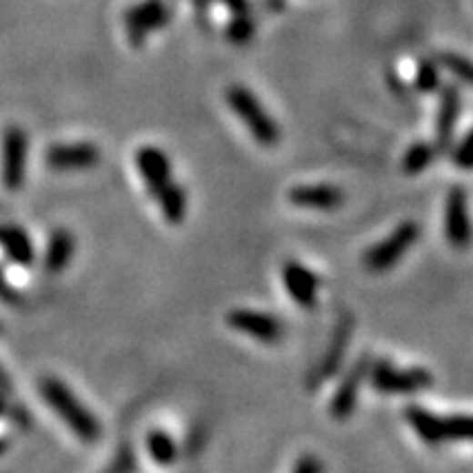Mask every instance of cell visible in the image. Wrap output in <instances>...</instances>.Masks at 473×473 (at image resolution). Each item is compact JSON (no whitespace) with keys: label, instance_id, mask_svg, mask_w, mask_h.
I'll return each mask as SVG.
<instances>
[{"label":"cell","instance_id":"obj_1","mask_svg":"<svg viewBox=\"0 0 473 473\" xmlns=\"http://www.w3.org/2000/svg\"><path fill=\"white\" fill-rule=\"evenodd\" d=\"M42 395L48 401V406L55 410L59 417L66 421V426L77 434L79 438L86 440V443H95L99 438L101 428L96 423V418L90 414L82 403L77 401V397L73 395L62 381L57 379H45L42 381Z\"/></svg>","mask_w":473,"mask_h":473},{"label":"cell","instance_id":"obj_2","mask_svg":"<svg viewBox=\"0 0 473 473\" xmlns=\"http://www.w3.org/2000/svg\"><path fill=\"white\" fill-rule=\"evenodd\" d=\"M226 101L233 107L235 115L244 121V126L248 127L257 143L263 145V147H274V145L278 143V136H281L278 126L248 88H244V86H233V88H228V93H226Z\"/></svg>","mask_w":473,"mask_h":473},{"label":"cell","instance_id":"obj_3","mask_svg":"<svg viewBox=\"0 0 473 473\" xmlns=\"http://www.w3.org/2000/svg\"><path fill=\"white\" fill-rule=\"evenodd\" d=\"M418 235H421V230H418L417 222L399 224L392 230L390 236H386L384 241H379L377 246H373V248L364 255V267L375 274L390 270V267H395L397 261L417 244Z\"/></svg>","mask_w":473,"mask_h":473},{"label":"cell","instance_id":"obj_4","mask_svg":"<svg viewBox=\"0 0 473 473\" xmlns=\"http://www.w3.org/2000/svg\"><path fill=\"white\" fill-rule=\"evenodd\" d=\"M370 381L375 390L386 392V395H412L432 386V373L426 368H406L397 370L388 359L370 364Z\"/></svg>","mask_w":473,"mask_h":473},{"label":"cell","instance_id":"obj_5","mask_svg":"<svg viewBox=\"0 0 473 473\" xmlns=\"http://www.w3.org/2000/svg\"><path fill=\"white\" fill-rule=\"evenodd\" d=\"M445 235L454 248L465 250L473 239L469 211H467V193L462 186H454L445 202Z\"/></svg>","mask_w":473,"mask_h":473},{"label":"cell","instance_id":"obj_6","mask_svg":"<svg viewBox=\"0 0 473 473\" xmlns=\"http://www.w3.org/2000/svg\"><path fill=\"white\" fill-rule=\"evenodd\" d=\"M228 325L233 329L246 333L263 344H274L283 337V322L277 320L270 314L252 309H235L228 314Z\"/></svg>","mask_w":473,"mask_h":473},{"label":"cell","instance_id":"obj_7","mask_svg":"<svg viewBox=\"0 0 473 473\" xmlns=\"http://www.w3.org/2000/svg\"><path fill=\"white\" fill-rule=\"evenodd\" d=\"M370 364H373V359H370L368 355L359 357L357 362L353 364V368L348 370L347 377H344L340 388H337L336 395H333L329 410H331V417H336L337 421H342V418L351 417L353 414L355 403H357V397H359V388H362V381L367 379L370 373Z\"/></svg>","mask_w":473,"mask_h":473},{"label":"cell","instance_id":"obj_8","mask_svg":"<svg viewBox=\"0 0 473 473\" xmlns=\"http://www.w3.org/2000/svg\"><path fill=\"white\" fill-rule=\"evenodd\" d=\"M283 283L287 294L292 296V300L300 307L311 309L318 303V289H320V278L314 272L307 270L300 263L289 261L283 267Z\"/></svg>","mask_w":473,"mask_h":473},{"label":"cell","instance_id":"obj_9","mask_svg":"<svg viewBox=\"0 0 473 473\" xmlns=\"http://www.w3.org/2000/svg\"><path fill=\"white\" fill-rule=\"evenodd\" d=\"M3 182L9 191L20 189L25 177V165H26V136L23 130L12 127L5 134L3 145Z\"/></svg>","mask_w":473,"mask_h":473},{"label":"cell","instance_id":"obj_10","mask_svg":"<svg viewBox=\"0 0 473 473\" xmlns=\"http://www.w3.org/2000/svg\"><path fill=\"white\" fill-rule=\"evenodd\" d=\"M351 331H353V320L351 318L340 320L336 333H333L329 348H327V353L322 355L318 367L314 368V375L309 377V388H318V386L325 384L331 375L337 373V368H340L344 359V351H347V344L351 340Z\"/></svg>","mask_w":473,"mask_h":473},{"label":"cell","instance_id":"obj_11","mask_svg":"<svg viewBox=\"0 0 473 473\" xmlns=\"http://www.w3.org/2000/svg\"><path fill=\"white\" fill-rule=\"evenodd\" d=\"M169 23V9L163 3H145L134 7L127 14V34H130L132 45H141L149 31L160 29Z\"/></svg>","mask_w":473,"mask_h":473},{"label":"cell","instance_id":"obj_12","mask_svg":"<svg viewBox=\"0 0 473 473\" xmlns=\"http://www.w3.org/2000/svg\"><path fill=\"white\" fill-rule=\"evenodd\" d=\"M136 165L141 169L147 189L156 197L171 182V165L163 149L143 147L136 152Z\"/></svg>","mask_w":473,"mask_h":473},{"label":"cell","instance_id":"obj_13","mask_svg":"<svg viewBox=\"0 0 473 473\" xmlns=\"http://www.w3.org/2000/svg\"><path fill=\"white\" fill-rule=\"evenodd\" d=\"M99 149L90 143L57 145L46 154V163L55 169H90V166L99 165Z\"/></svg>","mask_w":473,"mask_h":473},{"label":"cell","instance_id":"obj_14","mask_svg":"<svg viewBox=\"0 0 473 473\" xmlns=\"http://www.w3.org/2000/svg\"><path fill=\"white\" fill-rule=\"evenodd\" d=\"M289 202L316 211H333L344 202V193L333 185H300L289 191Z\"/></svg>","mask_w":473,"mask_h":473},{"label":"cell","instance_id":"obj_15","mask_svg":"<svg viewBox=\"0 0 473 473\" xmlns=\"http://www.w3.org/2000/svg\"><path fill=\"white\" fill-rule=\"evenodd\" d=\"M458 116H460V93L454 88V86H448V88H443V95H440V107L437 116V141L440 149L449 147Z\"/></svg>","mask_w":473,"mask_h":473},{"label":"cell","instance_id":"obj_16","mask_svg":"<svg viewBox=\"0 0 473 473\" xmlns=\"http://www.w3.org/2000/svg\"><path fill=\"white\" fill-rule=\"evenodd\" d=\"M406 418L414 432L426 440V443L429 445L443 443V417H437V414L426 410V408L412 406L406 410Z\"/></svg>","mask_w":473,"mask_h":473},{"label":"cell","instance_id":"obj_17","mask_svg":"<svg viewBox=\"0 0 473 473\" xmlns=\"http://www.w3.org/2000/svg\"><path fill=\"white\" fill-rule=\"evenodd\" d=\"M0 246L20 266H29L34 261V248H31L29 239L23 230L14 228V226H0Z\"/></svg>","mask_w":473,"mask_h":473},{"label":"cell","instance_id":"obj_18","mask_svg":"<svg viewBox=\"0 0 473 473\" xmlns=\"http://www.w3.org/2000/svg\"><path fill=\"white\" fill-rule=\"evenodd\" d=\"M75 252V239L66 230H55L51 235V244L46 250V270L48 272H59L68 266V261L73 259Z\"/></svg>","mask_w":473,"mask_h":473},{"label":"cell","instance_id":"obj_19","mask_svg":"<svg viewBox=\"0 0 473 473\" xmlns=\"http://www.w3.org/2000/svg\"><path fill=\"white\" fill-rule=\"evenodd\" d=\"M156 200H158L160 208H163V215H165L166 222L180 224L182 219H185L186 196H185V191H182L180 185L169 182V185H166L165 189L156 196Z\"/></svg>","mask_w":473,"mask_h":473},{"label":"cell","instance_id":"obj_20","mask_svg":"<svg viewBox=\"0 0 473 473\" xmlns=\"http://www.w3.org/2000/svg\"><path fill=\"white\" fill-rule=\"evenodd\" d=\"M434 158H437V147H434V145L429 143L412 145V147L408 149L406 158H403V171H406L408 176L421 174L423 169H428V166L434 163Z\"/></svg>","mask_w":473,"mask_h":473},{"label":"cell","instance_id":"obj_21","mask_svg":"<svg viewBox=\"0 0 473 473\" xmlns=\"http://www.w3.org/2000/svg\"><path fill=\"white\" fill-rule=\"evenodd\" d=\"M147 449L149 456L158 462V465H169V462L176 460V443L171 440V437L163 429H154L149 432L147 437Z\"/></svg>","mask_w":473,"mask_h":473},{"label":"cell","instance_id":"obj_22","mask_svg":"<svg viewBox=\"0 0 473 473\" xmlns=\"http://www.w3.org/2000/svg\"><path fill=\"white\" fill-rule=\"evenodd\" d=\"M443 440H473V417L460 414L443 418Z\"/></svg>","mask_w":473,"mask_h":473},{"label":"cell","instance_id":"obj_23","mask_svg":"<svg viewBox=\"0 0 473 473\" xmlns=\"http://www.w3.org/2000/svg\"><path fill=\"white\" fill-rule=\"evenodd\" d=\"M417 90H421V93H437L438 86H440V73H438V66L434 62H421L418 64V71H417Z\"/></svg>","mask_w":473,"mask_h":473},{"label":"cell","instance_id":"obj_24","mask_svg":"<svg viewBox=\"0 0 473 473\" xmlns=\"http://www.w3.org/2000/svg\"><path fill=\"white\" fill-rule=\"evenodd\" d=\"M440 64H443L449 73H454L456 77L462 79V82L473 84V64L469 59L456 55V53H443V55H440Z\"/></svg>","mask_w":473,"mask_h":473},{"label":"cell","instance_id":"obj_25","mask_svg":"<svg viewBox=\"0 0 473 473\" xmlns=\"http://www.w3.org/2000/svg\"><path fill=\"white\" fill-rule=\"evenodd\" d=\"M252 35H255V25H252L248 15H236L228 26V40L235 42V45H246Z\"/></svg>","mask_w":473,"mask_h":473},{"label":"cell","instance_id":"obj_26","mask_svg":"<svg viewBox=\"0 0 473 473\" xmlns=\"http://www.w3.org/2000/svg\"><path fill=\"white\" fill-rule=\"evenodd\" d=\"M456 166L460 169H473V130L467 132V136L462 138L458 147L454 149V156H451Z\"/></svg>","mask_w":473,"mask_h":473},{"label":"cell","instance_id":"obj_27","mask_svg":"<svg viewBox=\"0 0 473 473\" xmlns=\"http://www.w3.org/2000/svg\"><path fill=\"white\" fill-rule=\"evenodd\" d=\"M294 473H322V467L318 458H314V456H303V458L296 462Z\"/></svg>","mask_w":473,"mask_h":473},{"label":"cell","instance_id":"obj_28","mask_svg":"<svg viewBox=\"0 0 473 473\" xmlns=\"http://www.w3.org/2000/svg\"><path fill=\"white\" fill-rule=\"evenodd\" d=\"M222 3L235 15H248V3H246V0H222Z\"/></svg>","mask_w":473,"mask_h":473},{"label":"cell","instance_id":"obj_29","mask_svg":"<svg viewBox=\"0 0 473 473\" xmlns=\"http://www.w3.org/2000/svg\"><path fill=\"white\" fill-rule=\"evenodd\" d=\"M0 296H3L5 300H15V298H14V292L7 287V285H5L3 277H0Z\"/></svg>","mask_w":473,"mask_h":473},{"label":"cell","instance_id":"obj_30","mask_svg":"<svg viewBox=\"0 0 473 473\" xmlns=\"http://www.w3.org/2000/svg\"><path fill=\"white\" fill-rule=\"evenodd\" d=\"M0 390H3V392H9V390H12V388H9V379L5 377L3 370H0Z\"/></svg>","mask_w":473,"mask_h":473},{"label":"cell","instance_id":"obj_31","mask_svg":"<svg viewBox=\"0 0 473 473\" xmlns=\"http://www.w3.org/2000/svg\"><path fill=\"white\" fill-rule=\"evenodd\" d=\"M0 412H3V401H0Z\"/></svg>","mask_w":473,"mask_h":473}]
</instances>
